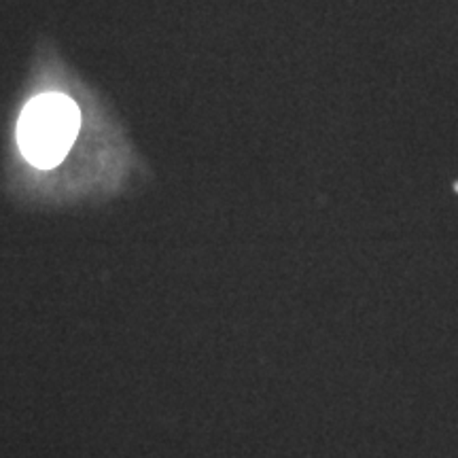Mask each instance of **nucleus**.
Listing matches in <instances>:
<instances>
[{"label": "nucleus", "instance_id": "f257e3e1", "mask_svg": "<svg viewBox=\"0 0 458 458\" xmlns=\"http://www.w3.org/2000/svg\"><path fill=\"white\" fill-rule=\"evenodd\" d=\"M81 128V113L68 96L43 94L30 100L17 123V145L37 168H55L71 151Z\"/></svg>", "mask_w": 458, "mask_h": 458}]
</instances>
